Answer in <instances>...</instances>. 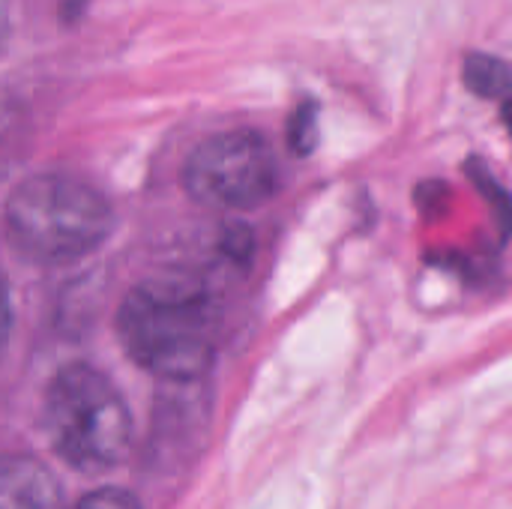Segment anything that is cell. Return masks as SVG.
Returning <instances> with one entry per match:
<instances>
[{
    "instance_id": "1",
    "label": "cell",
    "mask_w": 512,
    "mask_h": 509,
    "mask_svg": "<svg viewBox=\"0 0 512 509\" xmlns=\"http://www.w3.org/2000/svg\"><path fill=\"white\" fill-rule=\"evenodd\" d=\"M117 336L144 372L171 384H192L207 375L216 357V306L195 282L150 279L123 297Z\"/></svg>"
},
{
    "instance_id": "2",
    "label": "cell",
    "mask_w": 512,
    "mask_h": 509,
    "mask_svg": "<svg viewBox=\"0 0 512 509\" xmlns=\"http://www.w3.org/2000/svg\"><path fill=\"white\" fill-rule=\"evenodd\" d=\"M114 231L102 192L69 174H36L6 201V237L33 264H69L96 252Z\"/></svg>"
},
{
    "instance_id": "3",
    "label": "cell",
    "mask_w": 512,
    "mask_h": 509,
    "mask_svg": "<svg viewBox=\"0 0 512 509\" xmlns=\"http://www.w3.org/2000/svg\"><path fill=\"white\" fill-rule=\"evenodd\" d=\"M42 420L54 453L81 474H105L132 450L135 432L123 396L87 363H72L51 378Z\"/></svg>"
},
{
    "instance_id": "4",
    "label": "cell",
    "mask_w": 512,
    "mask_h": 509,
    "mask_svg": "<svg viewBox=\"0 0 512 509\" xmlns=\"http://www.w3.org/2000/svg\"><path fill=\"white\" fill-rule=\"evenodd\" d=\"M183 189L204 207L252 210L279 189V159L264 135L234 129L204 138L183 165Z\"/></svg>"
},
{
    "instance_id": "5",
    "label": "cell",
    "mask_w": 512,
    "mask_h": 509,
    "mask_svg": "<svg viewBox=\"0 0 512 509\" xmlns=\"http://www.w3.org/2000/svg\"><path fill=\"white\" fill-rule=\"evenodd\" d=\"M0 509H72L54 474L30 456H0Z\"/></svg>"
},
{
    "instance_id": "6",
    "label": "cell",
    "mask_w": 512,
    "mask_h": 509,
    "mask_svg": "<svg viewBox=\"0 0 512 509\" xmlns=\"http://www.w3.org/2000/svg\"><path fill=\"white\" fill-rule=\"evenodd\" d=\"M462 81L471 93L483 99H501L512 93V66L492 54H468L462 63Z\"/></svg>"
},
{
    "instance_id": "7",
    "label": "cell",
    "mask_w": 512,
    "mask_h": 509,
    "mask_svg": "<svg viewBox=\"0 0 512 509\" xmlns=\"http://www.w3.org/2000/svg\"><path fill=\"white\" fill-rule=\"evenodd\" d=\"M24 150V111L0 93V177L18 162Z\"/></svg>"
},
{
    "instance_id": "8",
    "label": "cell",
    "mask_w": 512,
    "mask_h": 509,
    "mask_svg": "<svg viewBox=\"0 0 512 509\" xmlns=\"http://www.w3.org/2000/svg\"><path fill=\"white\" fill-rule=\"evenodd\" d=\"M468 174H471V180L477 183V189L486 195V201H489V207H492V219L498 222V228H501V240H507L512 231V198L507 195V189L477 162V159H471L468 165Z\"/></svg>"
},
{
    "instance_id": "9",
    "label": "cell",
    "mask_w": 512,
    "mask_h": 509,
    "mask_svg": "<svg viewBox=\"0 0 512 509\" xmlns=\"http://www.w3.org/2000/svg\"><path fill=\"white\" fill-rule=\"evenodd\" d=\"M288 147L297 156H309L318 147V105L303 102L288 120Z\"/></svg>"
},
{
    "instance_id": "10",
    "label": "cell",
    "mask_w": 512,
    "mask_h": 509,
    "mask_svg": "<svg viewBox=\"0 0 512 509\" xmlns=\"http://www.w3.org/2000/svg\"><path fill=\"white\" fill-rule=\"evenodd\" d=\"M72 509H141L138 498L129 495L126 489H96L90 495H84Z\"/></svg>"
},
{
    "instance_id": "11",
    "label": "cell",
    "mask_w": 512,
    "mask_h": 509,
    "mask_svg": "<svg viewBox=\"0 0 512 509\" xmlns=\"http://www.w3.org/2000/svg\"><path fill=\"white\" fill-rule=\"evenodd\" d=\"M9 333H12V306H9V288L6 279L0 273V354L9 345Z\"/></svg>"
},
{
    "instance_id": "12",
    "label": "cell",
    "mask_w": 512,
    "mask_h": 509,
    "mask_svg": "<svg viewBox=\"0 0 512 509\" xmlns=\"http://www.w3.org/2000/svg\"><path fill=\"white\" fill-rule=\"evenodd\" d=\"M9 36V0H0V48Z\"/></svg>"
},
{
    "instance_id": "13",
    "label": "cell",
    "mask_w": 512,
    "mask_h": 509,
    "mask_svg": "<svg viewBox=\"0 0 512 509\" xmlns=\"http://www.w3.org/2000/svg\"><path fill=\"white\" fill-rule=\"evenodd\" d=\"M504 123H507V129L512 132V96L504 102Z\"/></svg>"
}]
</instances>
